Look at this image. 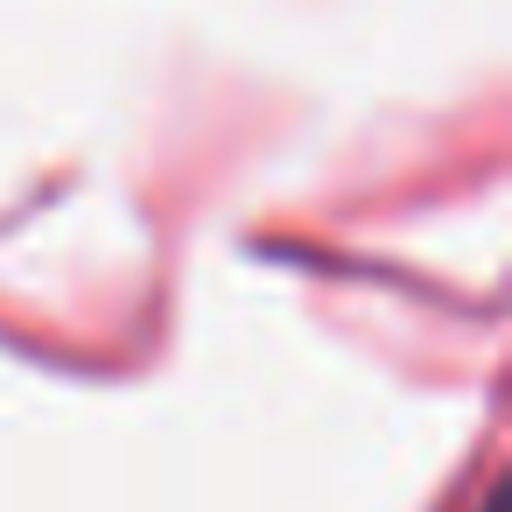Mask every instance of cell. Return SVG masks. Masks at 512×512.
Listing matches in <instances>:
<instances>
[]
</instances>
